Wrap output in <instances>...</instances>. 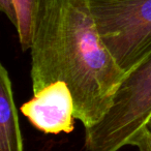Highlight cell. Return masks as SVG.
<instances>
[{
	"label": "cell",
	"mask_w": 151,
	"mask_h": 151,
	"mask_svg": "<svg viewBox=\"0 0 151 151\" xmlns=\"http://www.w3.org/2000/svg\"><path fill=\"white\" fill-rule=\"evenodd\" d=\"M30 51L33 94L64 82L76 119L85 128L103 120L125 73L104 45L87 0H52Z\"/></svg>",
	"instance_id": "cell-1"
},
{
	"label": "cell",
	"mask_w": 151,
	"mask_h": 151,
	"mask_svg": "<svg viewBox=\"0 0 151 151\" xmlns=\"http://www.w3.org/2000/svg\"><path fill=\"white\" fill-rule=\"evenodd\" d=\"M151 118V53L124 76L110 110L101 121L85 128L88 151H119Z\"/></svg>",
	"instance_id": "cell-2"
},
{
	"label": "cell",
	"mask_w": 151,
	"mask_h": 151,
	"mask_svg": "<svg viewBox=\"0 0 151 151\" xmlns=\"http://www.w3.org/2000/svg\"><path fill=\"white\" fill-rule=\"evenodd\" d=\"M97 32L124 73L151 53V0H87Z\"/></svg>",
	"instance_id": "cell-3"
},
{
	"label": "cell",
	"mask_w": 151,
	"mask_h": 151,
	"mask_svg": "<svg viewBox=\"0 0 151 151\" xmlns=\"http://www.w3.org/2000/svg\"><path fill=\"white\" fill-rule=\"evenodd\" d=\"M21 112L45 134H69L75 128V104L64 82H55L33 94Z\"/></svg>",
	"instance_id": "cell-4"
},
{
	"label": "cell",
	"mask_w": 151,
	"mask_h": 151,
	"mask_svg": "<svg viewBox=\"0 0 151 151\" xmlns=\"http://www.w3.org/2000/svg\"><path fill=\"white\" fill-rule=\"evenodd\" d=\"M0 151H24L9 70L0 65Z\"/></svg>",
	"instance_id": "cell-5"
},
{
	"label": "cell",
	"mask_w": 151,
	"mask_h": 151,
	"mask_svg": "<svg viewBox=\"0 0 151 151\" xmlns=\"http://www.w3.org/2000/svg\"><path fill=\"white\" fill-rule=\"evenodd\" d=\"M52 0H16L18 9L17 32L23 51L31 49L34 37Z\"/></svg>",
	"instance_id": "cell-6"
},
{
	"label": "cell",
	"mask_w": 151,
	"mask_h": 151,
	"mask_svg": "<svg viewBox=\"0 0 151 151\" xmlns=\"http://www.w3.org/2000/svg\"><path fill=\"white\" fill-rule=\"evenodd\" d=\"M132 146H136L139 151H151V129L145 126L134 139Z\"/></svg>",
	"instance_id": "cell-7"
},
{
	"label": "cell",
	"mask_w": 151,
	"mask_h": 151,
	"mask_svg": "<svg viewBox=\"0 0 151 151\" xmlns=\"http://www.w3.org/2000/svg\"><path fill=\"white\" fill-rule=\"evenodd\" d=\"M0 9L9 18L14 26H18V9L16 0H0Z\"/></svg>",
	"instance_id": "cell-8"
},
{
	"label": "cell",
	"mask_w": 151,
	"mask_h": 151,
	"mask_svg": "<svg viewBox=\"0 0 151 151\" xmlns=\"http://www.w3.org/2000/svg\"><path fill=\"white\" fill-rule=\"evenodd\" d=\"M146 126H147L148 128H150V129H151V118H150V120L148 121V123L146 124Z\"/></svg>",
	"instance_id": "cell-9"
}]
</instances>
